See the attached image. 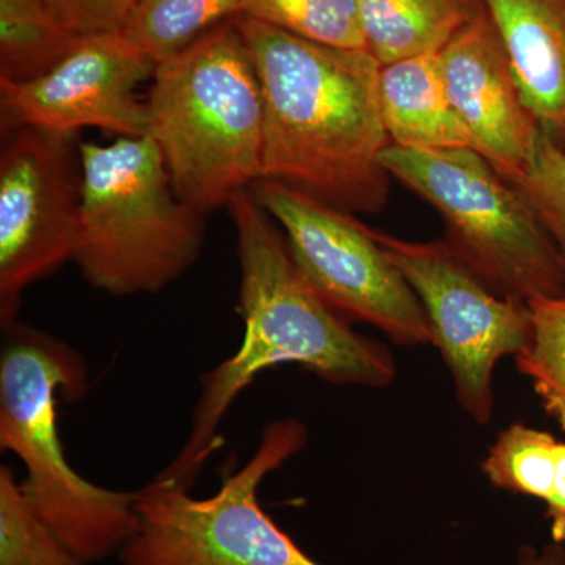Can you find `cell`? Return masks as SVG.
Returning <instances> with one entry per match:
<instances>
[{
  "mask_svg": "<svg viewBox=\"0 0 565 565\" xmlns=\"http://www.w3.org/2000/svg\"><path fill=\"white\" fill-rule=\"evenodd\" d=\"M241 13V0H139L122 33L158 65Z\"/></svg>",
  "mask_w": 565,
  "mask_h": 565,
  "instance_id": "obj_18",
  "label": "cell"
},
{
  "mask_svg": "<svg viewBox=\"0 0 565 565\" xmlns=\"http://www.w3.org/2000/svg\"><path fill=\"white\" fill-rule=\"evenodd\" d=\"M76 134L22 128L0 152V321H17L22 292L74 259L82 169Z\"/></svg>",
  "mask_w": 565,
  "mask_h": 565,
  "instance_id": "obj_10",
  "label": "cell"
},
{
  "mask_svg": "<svg viewBox=\"0 0 565 565\" xmlns=\"http://www.w3.org/2000/svg\"><path fill=\"white\" fill-rule=\"evenodd\" d=\"M77 36L125 31L139 0H47Z\"/></svg>",
  "mask_w": 565,
  "mask_h": 565,
  "instance_id": "obj_23",
  "label": "cell"
},
{
  "mask_svg": "<svg viewBox=\"0 0 565 565\" xmlns=\"http://www.w3.org/2000/svg\"><path fill=\"white\" fill-rule=\"evenodd\" d=\"M481 468L497 489L541 500L550 537L565 545V441L537 427L514 423L497 435Z\"/></svg>",
  "mask_w": 565,
  "mask_h": 565,
  "instance_id": "obj_15",
  "label": "cell"
},
{
  "mask_svg": "<svg viewBox=\"0 0 565 565\" xmlns=\"http://www.w3.org/2000/svg\"><path fill=\"white\" fill-rule=\"evenodd\" d=\"M0 565H87L36 515L7 465L0 467Z\"/></svg>",
  "mask_w": 565,
  "mask_h": 565,
  "instance_id": "obj_21",
  "label": "cell"
},
{
  "mask_svg": "<svg viewBox=\"0 0 565 565\" xmlns=\"http://www.w3.org/2000/svg\"><path fill=\"white\" fill-rule=\"evenodd\" d=\"M565 262V150L541 134L533 161L515 182Z\"/></svg>",
  "mask_w": 565,
  "mask_h": 565,
  "instance_id": "obj_22",
  "label": "cell"
},
{
  "mask_svg": "<svg viewBox=\"0 0 565 565\" xmlns=\"http://www.w3.org/2000/svg\"><path fill=\"white\" fill-rule=\"evenodd\" d=\"M79 39L47 0H0V79L46 73Z\"/></svg>",
  "mask_w": 565,
  "mask_h": 565,
  "instance_id": "obj_17",
  "label": "cell"
},
{
  "mask_svg": "<svg viewBox=\"0 0 565 565\" xmlns=\"http://www.w3.org/2000/svg\"><path fill=\"white\" fill-rule=\"evenodd\" d=\"M236 24L263 93L262 180L300 189L349 214L384 211L392 177L382 154L392 140L379 99L377 58L243 14Z\"/></svg>",
  "mask_w": 565,
  "mask_h": 565,
  "instance_id": "obj_1",
  "label": "cell"
},
{
  "mask_svg": "<svg viewBox=\"0 0 565 565\" xmlns=\"http://www.w3.org/2000/svg\"><path fill=\"white\" fill-rule=\"evenodd\" d=\"M379 99L392 145L415 151L471 148L446 90L438 52L382 66Z\"/></svg>",
  "mask_w": 565,
  "mask_h": 565,
  "instance_id": "obj_14",
  "label": "cell"
},
{
  "mask_svg": "<svg viewBox=\"0 0 565 565\" xmlns=\"http://www.w3.org/2000/svg\"><path fill=\"white\" fill-rule=\"evenodd\" d=\"M533 334L514 356L542 407L565 430V294L531 300Z\"/></svg>",
  "mask_w": 565,
  "mask_h": 565,
  "instance_id": "obj_20",
  "label": "cell"
},
{
  "mask_svg": "<svg viewBox=\"0 0 565 565\" xmlns=\"http://www.w3.org/2000/svg\"><path fill=\"white\" fill-rule=\"evenodd\" d=\"M247 191L281 230L305 280L345 321L405 348L433 344L422 302L373 228L282 182L258 180Z\"/></svg>",
  "mask_w": 565,
  "mask_h": 565,
  "instance_id": "obj_8",
  "label": "cell"
},
{
  "mask_svg": "<svg viewBox=\"0 0 565 565\" xmlns=\"http://www.w3.org/2000/svg\"><path fill=\"white\" fill-rule=\"evenodd\" d=\"M367 50L382 66L444 50L484 7L481 0H359Z\"/></svg>",
  "mask_w": 565,
  "mask_h": 565,
  "instance_id": "obj_16",
  "label": "cell"
},
{
  "mask_svg": "<svg viewBox=\"0 0 565 565\" xmlns=\"http://www.w3.org/2000/svg\"><path fill=\"white\" fill-rule=\"evenodd\" d=\"M308 441L297 419L264 429L255 455L226 476L218 492L193 498L189 489L156 478L137 490L140 525L121 550L125 565H322L300 548L258 500L266 476Z\"/></svg>",
  "mask_w": 565,
  "mask_h": 565,
  "instance_id": "obj_7",
  "label": "cell"
},
{
  "mask_svg": "<svg viewBox=\"0 0 565 565\" xmlns=\"http://www.w3.org/2000/svg\"><path fill=\"white\" fill-rule=\"evenodd\" d=\"M154 70L156 63L122 32L81 36L46 73L0 79V131L95 128L118 137L150 136V111L137 88Z\"/></svg>",
  "mask_w": 565,
  "mask_h": 565,
  "instance_id": "obj_11",
  "label": "cell"
},
{
  "mask_svg": "<svg viewBox=\"0 0 565 565\" xmlns=\"http://www.w3.org/2000/svg\"><path fill=\"white\" fill-rule=\"evenodd\" d=\"M147 104L178 196L203 215L262 180V87L236 20L159 62Z\"/></svg>",
  "mask_w": 565,
  "mask_h": 565,
  "instance_id": "obj_4",
  "label": "cell"
},
{
  "mask_svg": "<svg viewBox=\"0 0 565 565\" xmlns=\"http://www.w3.org/2000/svg\"><path fill=\"white\" fill-rule=\"evenodd\" d=\"M438 57L471 148L515 184L533 161L542 132L523 102L511 58L487 11L468 22Z\"/></svg>",
  "mask_w": 565,
  "mask_h": 565,
  "instance_id": "obj_12",
  "label": "cell"
},
{
  "mask_svg": "<svg viewBox=\"0 0 565 565\" xmlns=\"http://www.w3.org/2000/svg\"><path fill=\"white\" fill-rule=\"evenodd\" d=\"M241 9L243 17L300 39L367 50L359 0H241Z\"/></svg>",
  "mask_w": 565,
  "mask_h": 565,
  "instance_id": "obj_19",
  "label": "cell"
},
{
  "mask_svg": "<svg viewBox=\"0 0 565 565\" xmlns=\"http://www.w3.org/2000/svg\"><path fill=\"white\" fill-rule=\"evenodd\" d=\"M79 154L82 275L110 296L161 292L199 259L206 215L174 192L150 136L81 141Z\"/></svg>",
  "mask_w": 565,
  "mask_h": 565,
  "instance_id": "obj_5",
  "label": "cell"
},
{
  "mask_svg": "<svg viewBox=\"0 0 565 565\" xmlns=\"http://www.w3.org/2000/svg\"><path fill=\"white\" fill-rule=\"evenodd\" d=\"M515 565H565V545L553 541L541 548L523 545L516 555Z\"/></svg>",
  "mask_w": 565,
  "mask_h": 565,
  "instance_id": "obj_24",
  "label": "cell"
},
{
  "mask_svg": "<svg viewBox=\"0 0 565 565\" xmlns=\"http://www.w3.org/2000/svg\"><path fill=\"white\" fill-rule=\"evenodd\" d=\"M0 446L25 467L22 492L36 515L85 563L122 550L139 530L136 492L92 484L65 457L58 404L87 392L79 352L18 321L2 326Z\"/></svg>",
  "mask_w": 565,
  "mask_h": 565,
  "instance_id": "obj_3",
  "label": "cell"
},
{
  "mask_svg": "<svg viewBox=\"0 0 565 565\" xmlns=\"http://www.w3.org/2000/svg\"><path fill=\"white\" fill-rule=\"evenodd\" d=\"M374 234L423 305L460 407L486 426L493 416L494 367L530 344V305L494 291L446 241Z\"/></svg>",
  "mask_w": 565,
  "mask_h": 565,
  "instance_id": "obj_9",
  "label": "cell"
},
{
  "mask_svg": "<svg viewBox=\"0 0 565 565\" xmlns=\"http://www.w3.org/2000/svg\"><path fill=\"white\" fill-rule=\"evenodd\" d=\"M390 177L433 204L452 250L494 291L531 302L565 294V262L530 204L473 148L415 151L390 145Z\"/></svg>",
  "mask_w": 565,
  "mask_h": 565,
  "instance_id": "obj_6",
  "label": "cell"
},
{
  "mask_svg": "<svg viewBox=\"0 0 565 565\" xmlns=\"http://www.w3.org/2000/svg\"><path fill=\"white\" fill-rule=\"evenodd\" d=\"M539 129L565 150V0H481Z\"/></svg>",
  "mask_w": 565,
  "mask_h": 565,
  "instance_id": "obj_13",
  "label": "cell"
},
{
  "mask_svg": "<svg viewBox=\"0 0 565 565\" xmlns=\"http://www.w3.org/2000/svg\"><path fill=\"white\" fill-rule=\"evenodd\" d=\"M226 210L236 228L244 338L234 355L203 375L188 440L159 475L184 489L218 448L226 412L264 371L296 364L329 384L375 390L397 375L392 351L355 332L305 280L281 230L247 189Z\"/></svg>",
  "mask_w": 565,
  "mask_h": 565,
  "instance_id": "obj_2",
  "label": "cell"
}]
</instances>
